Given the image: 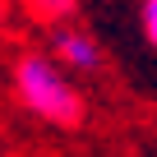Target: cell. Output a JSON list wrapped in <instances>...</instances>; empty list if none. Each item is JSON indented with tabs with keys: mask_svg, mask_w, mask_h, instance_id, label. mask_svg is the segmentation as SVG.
Here are the masks:
<instances>
[{
	"mask_svg": "<svg viewBox=\"0 0 157 157\" xmlns=\"http://www.w3.org/2000/svg\"><path fill=\"white\" fill-rule=\"evenodd\" d=\"M14 93L28 116H37L51 129H78L83 125V97L69 83V74L51 56H23L14 65Z\"/></svg>",
	"mask_w": 157,
	"mask_h": 157,
	"instance_id": "cell-1",
	"label": "cell"
},
{
	"mask_svg": "<svg viewBox=\"0 0 157 157\" xmlns=\"http://www.w3.org/2000/svg\"><path fill=\"white\" fill-rule=\"evenodd\" d=\"M56 60L69 74H97L102 69V46H97V37L78 33V28H60L56 33Z\"/></svg>",
	"mask_w": 157,
	"mask_h": 157,
	"instance_id": "cell-2",
	"label": "cell"
},
{
	"mask_svg": "<svg viewBox=\"0 0 157 157\" xmlns=\"http://www.w3.org/2000/svg\"><path fill=\"white\" fill-rule=\"evenodd\" d=\"M74 5H78V0H28V10L37 19H46V23H65L74 14Z\"/></svg>",
	"mask_w": 157,
	"mask_h": 157,
	"instance_id": "cell-3",
	"label": "cell"
},
{
	"mask_svg": "<svg viewBox=\"0 0 157 157\" xmlns=\"http://www.w3.org/2000/svg\"><path fill=\"white\" fill-rule=\"evenodd\" d=\"M139 23H143V37H148V46H157V0H143Z\"/></svg>",
	"mask_w": 157,
	"mask_h": 157,
	"instance_id": "cell-4",
	"label": "cell"
}]
</instances>
